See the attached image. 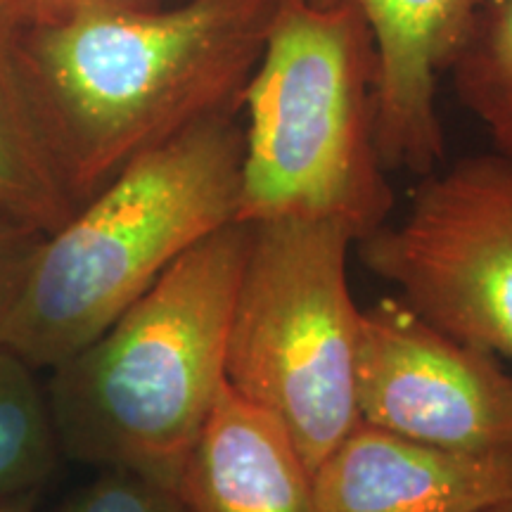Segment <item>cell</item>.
<instances>
[{
    "instance_id": "7a4b0ae2",
    "label": "cell",
    "mask_w": 512,
    "mask_h": 512,
    "mask_svg": "<svg viewBox=\"0 0 512 512\" xmlns=\"http://www.w3.org/2000/svg\"><path fill=\"white\" fill-rule=\"evenodd\" d=\"M247 238L245 221L207 235L110 328L50 368L46 394L62 456L176 489L226 384Z\"/></svg>"
},
{
    "instance_id": "ba28073f",
    "label": "cell",
    "mask_w": 512,
    "mask_h": 512,
    "mask_svg": "<svg viewBox=\"0 0 512 512\" xmlns=\"http://www.w3.org/2000/svg\"><path fill=\"white\" fill-rule=\"evenodd\" d=\"M349 3L375 41V143L387 171L430 176L444 164L446 138L437 81L463 48L479 0H309Z\"/></svg>"
},
{
    "instance_id": "6da1fadb",
    "label": "cell",
    "mask_w": 512,
    "mask_h": 512,
    "mask_svg": "<svg viewBox=\"0 0 512 512\" xmlns=\"http://www.w3.org/2000/svg\"><path fill=\"white\" fill-rule=\"evenodd\" d=\"M275 8L176 0L50 22L31 91L74 207L183 128L240 112Z\"/></svg>"
},
{
    "instance_id": "ac0fdd59",
    "label": "cell",
    "mask_w": 512,
    "mask_h": 512,
    "mask_svg": "<svg viewBox=\"0 0 512 512\" xmlns=\"http://www.w3.org/2000/svg\"><path fill=\"white\" fill-rule=\"evenodd\" d=\"M479 512H512V501H505V503H496L491 505V508H484Z\"/></svg>"
},
{
    "instance_id": "52a82bcc",
    "label": "cell",
    "mask_w": 512,
    "mask_h": 512,
    "mask_svg": "<svg viewBox=\"0 0 512 512\" xmlns=\"http://www.w3.org/2000/svg\"><path fill=\"white\" fill-rule=\"evenodd\" d=\"M363 422L451 451L512 448V375L498 356L434 328L401 299L361 313Z\"/></svg>"
},
{
    "instance_id": "4fadbf2b",
    "label": "cell",
    "mask_w": 512,
    "mask_h": 512,
    "mask_svg": "<svg viewBox=\"0 0 512 512\" xmlns=\"http://www.w3.org/2000/svg\"><path fill=\"white\" fill-rule=\"evenodd\" d=\"M62 451L36 368L0 349V496L43 489Z\"/></svg>"
},
{
    "instance_id": "7c38bea8",
    "label": "cell",
    "mask_w": 512,
    "mask_h": 512,
    "mask_svg": "<svg viewBox=\"0 0 512 512\" xmlns=\"http://www.w3.org/2000/svg\"><path fill=\"white\" fill-rule=\"evenodd\" d=\"M448 72L458 102L482 121L494 152L512 159V0H479Z\"/></svg>"
},
{
    "instance_id": "30bf717a",
    "label": "cell",
    "mask_w": 512,
    "mask_h": 512,
    "mask_svg": "<svg viewBox=\"0 0 512 512\" xmlns=\"http://www.w3.org/2000/svg\"><path fill=\"white\" fill-rule=\"evenodd\" d=\"M176 489L188 512H316L313 472L297 446L228 382Z\"/></svg>"
},
{
    "instance_id": "2e32d148",
    "label": "cell",
    "mask_w": 512,
    "mask_h": 512,
    "mask_svg": "<svg viewBox=\"0 0 512 512\" xmlns=\"http://www.w3.org/2000/svg\"><path fill=\"white\" fill-rule=\"evenodd\" d=\"M150 5H166V0H43V12L50 22L93 8H150Z\"/></svg>"
},
{
    "instance_id": "9c48e42d",
    "label": "cell",
    "mask_w": 512,
    "mask_h": 512,
    "mask_svg": "<svg viewBox=\"0 0 512 512\" xmlns=\"http://www.w3.org/2000/svg\"><path fill=\"white\" fill-rule=\"evenodd\" d=\"M316 512H479L512 501V448L451 451L358 422L313 470Z\"/></svg>"
},
{
    "instance_id": "5b68a950",
    "label": "cell",
    "mask_w": 512,
    "mask_h": 512,
    "mask_svg": "<svg viewBox=\"0 0 512 512\" xmlns=\"http://www.w3.org/2000/svg\"><path fill=\"white\" fill-rule=\"evenodd\" d=\"M351 245L332 221H252L230 313L228 387L283 427L311 472L361 422Z\"/></svg>"
},
{
    "instance_id": "8fae6325",
    "label": "cell",
    "mask_w": 512,
    "mask_h": 512,
    "mask_svg": "<svg viewBox=\"0 0 512 512\" xmlns=\"http://www.w3.org/2000/svg\"><path fill=\"white\" fill-rule=\"evenodd\" d=\"M0 207L55 233L76 207L43 128L31 83L0 48Z\"/></svg>"
},
{
    "instance_id": "8992f818",
    "label": "cell",
    "mask_w": 512,
    "mask_h": 512,
    "mask_svg": "<svg viewBox=\"0 0 512 512\" xmlns=\"http://www.w3.org/2000/svg\"><path fill=\"white\" fill-rule=\"evenodd\" d=\"M354 245L427 323L512 358V159L489 152L437 169L406 219Z\"/></svg>"
},
{
    "instance_id": "e0dca14e",
    "label": "cell",
    "mask_w": 512,
    "mask_h": 512,
    "mask_svg": "<svg viewBox=\"0 0 512 512\" xmlns=\"http://www.w3.org/2000/svg\"><path fill=\"white\" fill-rule=\"evenodd\" d=\"M43 489L15 491V494L0 496V512H36Z\"/></svg>"
},
{
    "instance_id": "5bb4252c",
    "label": "cell",
    "mask_w": 512,
    "mask_h": 512,
    "mask_svg": "<svg viewBox=\"0 0 512 512\" xmlns=\"http://www.w3.org/2000/svg\"><path fill=\"white\" fill-rule=\"evenodd\" d=\"M55 512H188V508L174 486L136 472L100 470L93 482L64 498Z\"/></svg>"
},
{
    "instance_id": "3957f363",
    "label": "cell",
    "mask_w": 512,
    "mask_h": 512,
    "mask_svg": "<svg viewBox=\"0 0 512 512\" xmlns=\"http://www.w3.org/2000/svg\"><path fill=\"white\" fill-rule=\"evenodd\" d=\"M242 152L233 112L131 159L46 235L0 349L50 370L91 344L178 256L238 221Z\"/></svg>"
},
{
    "instance_id": "277c9868",
    "label": "cell",
    "mask_w": 512,
    "mask_h": 512,
    "mask_svg": "<svg viewBox=\"0 0 512 512\" xmlns=\"http://www.w3.org/2000/svg\"><path fill=\"white\" fill-rule=\"evenodd\" d=\"M375 83V41L354 5L278 0L242 91L238 221H332L354 242L387 223Z\"/></svg>"
},
{
    "instance_id": "9a60e30c",
    "label": "cell",
    "mask_w": 512,
    "mask_h": 512,
    "mask_svg": "<svg viewBox=\"0 0 512 512\" xmlns=\"http://www.w3.org/2000/svg\"><path fill=\"white\" fill-rule=\"evenodd\" d=\"M48 233L0 207V337L27 285L31 266Z\"/></svg>"
}]
</instances>
